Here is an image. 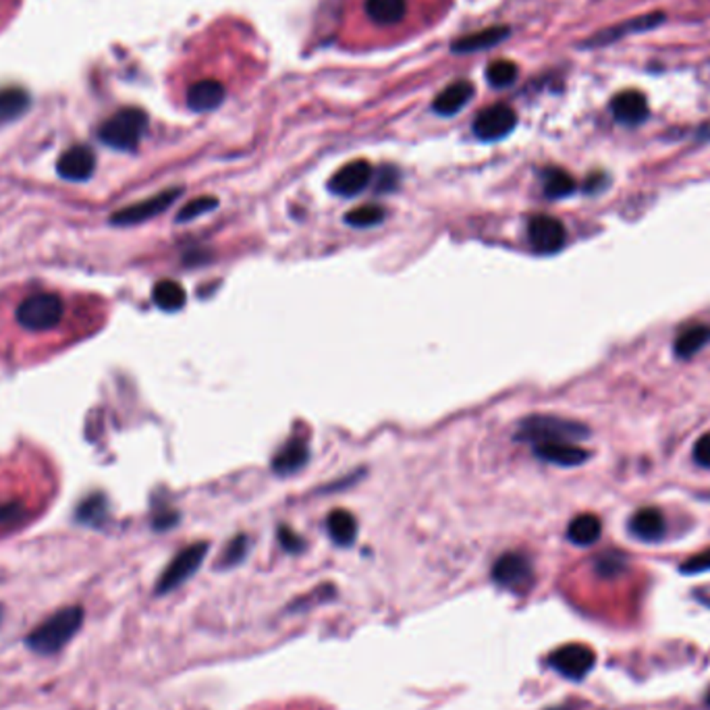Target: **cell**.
<instances>
[{
    "label": "cell",
    "mask_w": 710,
    "mask_h": 710,
    "mask_svg": "<svg viewBox=\"0 0 710 710\" xmlns=\"http://www.w3.org/2000/svg\"><path fill=\"white\" fill-rule=\"evenodd\" d=\"M206 555H208V542H195L192 547L183 549L181 553L169 563V567L164 569V574L161 575V580H158L156 584V594H167L170 590H175V588H179L181 584H186V582L198 572L202 561L206 559Z\"/></svg>",
    "instance_id": "5"
},
{
    "label": "cell",
    "mask_w": 710,
    "mask_h": 710,
    "mask_svg": "<svg viewBox=\"0 0 710 710\" xmlns=\"http://www.w3.org/2000/svg\"><path fill=\"white\" fill-rule=\"evenodd\" d=\"M559 710H566V708H559Z\"/></svg>",
    "instance_id": "40"
},
{
    "label": "cell",
    "mask_w": 710,
    "mask_h": 710,
    "mask_svg": "<svg viewBox=\"0 0 710 710\" xmlns=\"http://www.w3.org/2000/svg\"><path fill=\"white\" fill-rule=\"evenodd\" d=\"M706 705L710 706V692H708V696H706Z\"/></svg>",
    "instance_id": "39"
},
{
    "label": "cell",
    "mask_w": 710,
    "mask_h": 710,
    "mask_svg": "<svg viewBox=\"0 0 710 710\" xmlns=\"http://www.w3.org/2000/svg\"><path fill=\"white\" fill-rule=\"evenodd\" d=\"M177 519H179V516H177V511H162V513H158V516L154 517V528L156 530H169V528H173V525L177 524Z\"/></svg>",
    "instance_id": "37"
},
{
    "label": "cell",
    "mask_w": 710,
    "mask_h": 710,
    "mask_svg": "<svg viewBox=\"0 0 710 710\" xmlns=\"http://www.w3.org/2000/svg\"><path fill=\"white\" fill-rule=\"evenodd\" d=\"M217 206H219L217 198H212V195H202V198H195L181 208L179 214H177V223H189V220L204 217V214L212 212Z\"/></svg>",
    "instance_id": "29"
},
{
    "label": "cell",
    "mask_w": 710,
    "mask_h": 710,
    "mask_svg": "<svg viewBox=\"0 0 710 710\" xmlns=\"http://www.w3.org/2000/svg\"><path fill=\"white\" fill-rule=\"evenodd\" d=\"M395 179H397V173L395 170H383V175H380V183H378V192H392V187H395Z\"/></svg>",
    "instance_id": "38"
},
{
    "label": "cell",
    "mask_w": 710,
    "mask_h": 710,
    "mask_svg": "<svg viewBox=\"0 0 710 710\" xmlns=\"http://www.w3.org/2000/svg\"><path fill=\"white\" fill-rule=\"evenodd\" d=\"M364 12L376 28H395L408 17V0H364Z\"/></svg>",
    "instance_id": "14"
},
{
    "label": "cell",
    "mask_w": 710,
    "mask_h": 710,
    "mask_svg": "<svg viewBox=\"0 0 710 710\" xmlns=\"http://www.w3.org/2000/svg\"><path fill=\"white\" fill-rule=\"evenodd\" d=\"M517 65L511 61H494L491 67H488L486 78L491 81V86L494 87H505L511 86L517 78Z\"/></svg>",
    "instance_id": "30"
},
{
    "label": "cell",
    "mask_w": 710,
    "mask_h": 710,
    "mask_svg": "<svg viewBox=\"0 0 710 710\" xmlns=\"http://www.w3.org/2000/svg\"><path fill=\"white\" fill-rule=\"evenodd\" d=\"M492 580L507 590L524 592L534 582V567L522 553H505L492 567Z\"/></svg>",
    "instance_id": "7"
},
{
    "label": "cell",
    "mask_w": 710,
    "mask_h": 710,
    "mask_svg": "<svg viewBox=\"0 0 710 710\" xmlns=\"http://www.w3.org/2000/svg\"><path fill=\"white\" fill-rule=\"evenodd\" d=\"M507 34H509V29L503 28V25H494V28L459 37L458 42H453V50L455 53H475V50L494 46V44H499L503 37H507Z\"/></svg>",
    "instance_id": "21"
},
{
    "label": "cell",
    "mask_w": 710,
    "mask_h": 710,
    "mask_svg": "<svg viewBox=\"0 0 710 710\" xmlns=\"http://www.w3.org/2000/svg\"><path fill=\"white\" fill-rule=\"evenodd\" d=\"M278 541H281L283 549L289 550V553H301L303 547H306L301 538L291 528H285V525L283 528H278Z\"/></svg>",
    "instance_id": "34"
},
{
    "label": "cell",
    "mask_w": 710,
    "mask_h": 710,
    "mask_svg": "<svg viewBox=\"0 0 710 710\" xmlns=\"http://www.w3.org/2000/svg\"><path fill=\"white\" fill-rule=\"evenodd\" d=\"M326 530L331 534L333 542H337L339 547H351L358 536V522L350 511L337 509L333 511L326 519Z\"/></svg>",
    "instance_id": "19"
},
{
    "label": "cell",
    "mask_w": 710,
    "mask_h": 710,
    "mask_svg": "<svg viewBox=\"0 0 710 710\" xmlns=\"http://www.w3.org/2000/svg\"><path fill=\"white\" fill-rule=\"evenodd\" d=\"M148 129V115L136 106L117 111L100 125L98 137L100 142L120 152H133L142 142L144 133Z\"/></svg>",
    "instance_id": "2"
},
{
    "label": "cell",
    "mask_w": 710,
    "mask_h": 710,
    "mask_svg": "<svg viewBox=\"0 0 710 710\" xmlns=\"http://www.w3.org/2000/svg\"><path fill=\"white\" fill-rule=\"evenodd\" d=\"M152 300L164 312H179V310L186 306L187 295L186 289L181 287L179 283L175 281H161L156 283L154 291H152Z\"/></svg>",
    "instance_id": "23"
},
{
    "label": "cell",
    "mask_w": 710,
    "mask_h": 710,
    "mask_svg": "<svg viewBox=\"0 0 710 710\" xmlns=\"http://www.w3.org/2000/svg\"><path fill=\"white\" fill-rule=\"evenodd\" d=\"M625 559L619 553H605L602 557L596 559V572L602 578H615V575L623 572Z\"/></svg>",
    "instance_id": "32"
},
{
    "label": "cell",
    "mask_w": 710,
    "mask_h": 710,
    "mask_svg": "<svg viewBox=\"0 0 710 710\" xmlns=\"http://www.w3.org/2000/svg\"><path fill=\"white\" fill-rule=\"evenodd\" d=\"M29 104L31 98L23 87H4V90H0V120L19 119L29 109Z\"/></svg>",
    "instance_id": "24"
},
{
    "label": "cell",
    "mask_w": 710,
    "mask_h": 710,
    "mask_svg": "<svg viewBox=\"0 0 710 710\" xmlns=\"http://www.w3.org/2000/svg\"><path fill=\"white\" fill-rule=\"evenodd\" d=\"M590 434L584 424L574 420H563L555 416H532L519 424V441L530 442H572L582 441Z\"/></svg>",
    "instance_id": "3"
},
{
    "label": "cell",
    "mask_w": 710,
    "mask_h": 710,
    "mask_svg": "<svg viewBox=\"0 0 710 710\" xmlns=\"http://www.w3.org/2000/svg\"><path fill=\"white\" fill-rule=\"evenodd\" d=\"M517 125V115L511 106L494 104L480 112L474 120V136L482 142H497L513 131Z\"/></svg>",
    "instance_id": "9"
},
{
    "label": "cell",
    "mask_w": 710,
    "mask_h": 710,
    "mask_svg": "<svg viewBox=\"0 0 710 710\" xmlns=\"http://www.w3.org/2000/svg\"><path fill=\"white\" fill-rule=\"evenodd\" d=\"M225 100V86L219 79L194 81L187 90V106L194 112H211Z\"/></svg>",
    "instance_id": "13"
},
{
    "label": "cell",
    "mask_w": 710,
    "mask_h": 710,
    "mask_svg": "<svg viewBox=\"0 0 710 710\" xmlns=\"http://www.w3.org/2000/svg\"><path fill=\"white\" fill-rule=\"evenodd\" d=\"M694 459L698 461V466L710 467V434H705L698 442H696Z\"/></svg>",
    "instance_id": "36"
},
{
    "label": "cell",
    "mask_w": 710,
    "mask_h": 710,
    "mask_svg": "<svg viewBox=\"0 0 710 710\" xmlns=\"http://www.w3.org/2000/svg\"><path fill=\"white\" fill-rule=\"evenodd\" d=\"M474 96V86L470 81L461 79V81H455L449 87H445L439 96L434 98L433 103V109L434 112H439L442 117H451L455 112H459L464 106L470 103V98Z\"/></svg>",
    "instance_id": "16"
},
{
    "label": "cell",
    "mask_w": 710,
    "mask_h": 710,
    "mask_svg": "<svg viewBox=\"0 0 710 710\" xmlns=\"http://www.w3.org/2000/svg\"><path fill=\"white\" fill-rule=\"evenodd\" d=\"M106 517H109V503H106V499L98 492L87 497L78 509L79 522L86 525H94V528L103 525L106 522Z\"/></svg>",
    "instance_id": "26"
},
{
    "label": "cell",
    "mask_w": 710,
    "mask_h": 710,
    "mask_svg": "<svg viewBox=\"0 0 710 710\" xmlns=\"http://www.w3.org/2000/svg\"><path fill=\"white\" fill-rule=\"evenodd\" d=\"M65 314V303L56 293H34L19 303L15 318L28 331H48L59 326Z\"/></svg>",
    "instance_id": "4"
},
{
    "label": "cell",
    "mask_w": 710,
    "mask_h": 710,
    "mask_svg": "<svg viewBox=\"0 0 710 710\" xmlns=\"http://www.w3.org/2000/svg\"><path fill=\"white\" fill-rule=\"evenodd\" d=\"M534 453L544 461H550V464L566 466V467L580 466L590 458V453L572 445V442H538L534 447Z\"/></svg>",
    "instance_id": "15"
},
{
    "label": "cell",
    "mask_w": 710,
    "mask_h": 710,
    "mask_svg": "<svg viewBox=\"0 0 710 710\" xmlns=\"http://www.w3.org/2000/svg\"><path fill=\"white\" fill-rule=\"evenodd\" d=\"M84 623V608L67 607L44 621L25 638V646L37 655H56L75 638Z\"/></svg>",
    "instance_id": "1"
},
{
    "label": "cell",
    "mask_w": 710,
    "mask_h": 710,
    "mask_svg": "<svg viewBox=\"0 0 710 710\" xmlns=\"http://www.w3.org/2000/svg\"><path fill=\"white\" fill-rule=\"evenodd\" d=\"M247 547H250V542H247V536L239 534V536L233 538V541L227 544L223 557H220V567L229 569V567L239 566V563L245 559Z\"/></svg>",
    "instance_id": "31"
},
{
    "label": "cell",
    "mask_w": 710,
    "mask_h": 710,
    "mask_svg": "<svg viewBox=\"0 0 710 710\" xmlns=\"http://www.w3.org/2000/svg\"><path fill=\"white\" fill-rule=\"evenodd\" d=\"M710 341V326L696 325L688 328L686 333H681L675 341V355L681 359L692 358L694 353H698Z\"/></svg>",
    "instance_id": "25"
},
{
    "label": "cell",
    "mask_w": 710,
    "mask_h": 710,
    "mask_svg": "<svg viewBox=\"0 0 710 710\" xmlns=\"http://www.w3.org/2000/svg\"><path fill=\"white\" fill-rule=\"evenodd\" d=\"M575 181L572 179V175H567L566 170L561 169H550L544 173V194L549 198H566V195L574 194Z\"/></svg>",
    "instance_id": "27"
},
{
    "label": "cell",
    "mask_w": 710,
    "mask_h": 710,
    "mask_svg": "<svg viewBox=\"0 0 710 710\" xmlns=\"http://www.w3.org/2000/svg\"><path fill=\"white\" fill-rule=\"evenodd\" d=\"M96 170V154L90 145H71L56 162V173L67 181H87Z\"/></svg>",
    "instance_id": "11"
},
{
    "label": "cell",
    "mask_w": 710,
    "mask_h": 710,
    "mask_svg": "<svg viewBox=\"0 0 710 710\" xmlns=\"http://www.w3.org/2000/svg\"><path fill=\"white\" fill-rule=\"evenodd\" d=\"M25 517V507L19 500L0 503V525H15Z\"/></svg>",
    "instance_id": "33"
},
{
    "label": "cell",
    "mask_w": 710,
    "mask_h": 710,
    "mask_svg": "<svg viewBox=\"0 0 710 710\" xmlns=\"http://www.w3.org/2000/svg\"><path fill=\"white\" fill-rule=\"evenodd\" d=\"M602 525L600 519L592 516V513H584V516H578L569 524L567 528V538L578 547H590L600 538Z\"/></svg>",
    "instance_id": "22"
},
{
    "label": "cell",
    "mask_w": 710,
    "mask_h": 710,
    "mask_svg": "<svg viewBox=\"0 0 710 710\" xmlns=\"http://www.w3.org/2000/svg\"><path fill=\"white\" fill-rule=\"evenodd\" d=\"M630 530L633 536L640 538V541L646 542L658 541V538H663L665 534V519L661 516V511L655 509V507L640 509L636 516L632 517Z\"/></svg>",
    "instance_id": "18"
},
{
    "label": "cell",
    "mask_w": 710,
    "mask_h": 710,
    "mask_svg": "<svg viewBox=\"0 0 710 710\" xmlns=\"http://www.w3.org/2000/svg\"><path fill=\"white\" fill-rule=\"evenodd\" d=\"M370 181H372L370 162L353 161L333 175V179L328 181V187H331L333 194L341 195V198H353V195L364 192V189L370 186Z\"/></svg>",
    "instance_id": "12"
},
{
    "label": "cell",
    "mask_w": 710,
    "mask_h": 710,
    "mask_svg": "<svg viewBox=\"0 0 710 710\" xmlns=\"http://www.w3.org/2000/svg\"><path fill=\"white\" fill-rule=\"evenodd\" d=\"M549 663L559 675L572 681H582L594 669L596 655L584 644H567L557 648L549 656Z\"/></svg>",
    "instance_id": "6"
},
{
    "label": "cell",
    "mask_w": 710,
    "mask_h": 710,
    "mask_svg": "<svg viewBox=\"0 0 710 710\" xmlns=\"http://www.w3.org/2000/svg\"><path fill=\"white\" fill-rule=\"evenodd\" d=\"M386 212L384 208L374 206V204H364L355 211L345 214V223L355 229H367V227H376L384 220Z\"/></svg>",
    "instance_id": "28"
},
{
    "label": "cell",
    "mask_w": 710,
    "mask_h": 710,
    "mask_svg": "<svg viewBox=\"0 0 710 710\" xmlns=\"http://www.w3.org/2000/svg\"><path fill=\"white\" fill-rule=\"evenodd\" d=\"M310 459V449L301 439H295L285 445L281 451L277 453V458L272 459V470L278 475H289L300 472Z\"/></svg>",
    "instance_id": "17"
},
{
    "label": "cell",
    "mask_w": 710,
    "mask_h": 710,
    "mask_svg": "<svg viewBox=\"0 0 710 710\" xmlns=\"http://www.w3.org/2000/svg\"><path fill=\"white\" fill-rule=\"evenodd\" d=\"M183 189L181 187H170V189H164V192L152 195L148 200H142L137 202V204H131L123 208V211L115 212L111 217V223L117 225V227H129V225H139L144 223V220H150L158 217V214H162L167 211L169 206H173V202H177L179 198Z\"/></svg>",
    "instance_id": "8"
},
{
    "label": "cell",
    "mask_w": 710,
    "mask_h": 710,
    "mask_svg": "<svg viewBox=\"0 0 710 710\" xmlns=\"http://www.w3.org/2000/svg\"><path fill=\"white\" fill-rule=\"evenodd\" d=\"M528 237L538 253H555L566 245V227L561 225V220L538 214L530 220Z\"/></svg>",
    "instance_id": "10"
},
{
    "label": "cell",
    "mask_w": 710,
    "mask_h": 710,
    "mask_svg": "<svg viewBox=\"0 0 710 710\" xmlns=\"http://www.w3.org/2000/svg\"><path fill=\"white\" fill-rule=\"evenodd\" d=\"M708 569H710V549L705 550V553L692 557V559H688L681 566L683 574H702L708 572Z\"/></svg>",
    "instance_id": "35"
},
{
    "label": "cell",
    "mask_w": 710,
    "mask_h": 710,
    "mask_svg": "<svg viewBox=\"0 0 710 710\" xmlns=\"http://www.w3.org/2000/svg\"><path fill=\"white\" fill-rule=\"evenodd\" d=\"M613 112L615 119L621 120V123H640L648 112V106H646V100L642 94L638 92H627L621 94L613 100Z\"/></svg>",
    "instance_id": "20"
}]
</instances>
